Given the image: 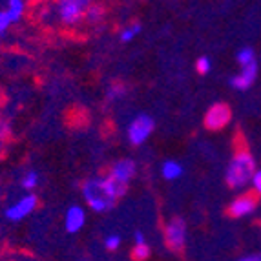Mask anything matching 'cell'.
<instances>
[{"label": "cell", "mask_w": 261, "mask_h": 261, "mask_svg": "<svg viewBox=\"0 0 261 261\" xmlns=\"http://www.w3.org/2000/svg\"><path fill=\"white\" fill-rule=\"evenodd\" d=\"M256 170V159H254L252 153L248 152V150H240V152L234 153V157H232L228 166H226L225 181L234 190H241L247 185H250Z\"/></svg>", "instance_id": "obj_1"}, {"label": "cell", "mask_w": 261, "mask_h": 261, "mask_svg": "<svg viewBox=\"0 0 261 261\" xmlns=\"http://www.w3.org/2000/svg\"><path fill=\"white\" fill-rule=\"evenodd\" d=\"M83 196L84 201L88 203V206L93 210V212H108L113 205H115V199L110 194L108 187H106L105 177H93L88 179L86 183L83 185Z\"/></svg>", "instance_id": "obj_2"}, {"label": "cell", "mask_w": 261, "mask_h": 261, "mask_svg": "<svg viewBox=\"0 0 261 261\" xmlns=\"http://www.w3.org/2000/svg\"><path fill=\"white\" fill-rule=\"evenodd\" d=\"M153 128H155V121L148 113H139L137 117H134L128 124V141L134 146H139L144 141L152 135Z\"/></svg>", "instance_id": "obj_3"}, {"label": "cell", "mask_w": 261, "mask_h": 261, "mask_svg": "<svg viewBox=\"0 0 261 261\" xmlns=\"http://www.w3.org/2000/svg\"><path fill=\"white\" fill-rule=\"evenodd\" d=\"M88 8H90V2L86 0H62L57 6V13L66 26H75L86 15Z\"/></svg>", "instance_id": "obj_4"}, {"label": "cell", "mask_w": 261, "mask_h": 261, "mask_svg": "<svg viewBox=\"0 0 261 261\" xmlns=\"http://www.w3.org/2000/svg\"><path fill=\"white\" fill-rule=\"evenodd\" d=\"M232 119V110L228 105L225 102H216L212 105L205 113V119H203V124L205 128L212 132H218V130H223V128L230 122Z\"/></svg>", "instance_id": "obj_5"}, {"label": "cell", "mask_w": 261, "mask_h": 261, "mask_svg": "<svg viewBox=\"0 0 261 261\" xmlns=\"http://www.w3.org/2000/svg\"><path fill=\"white\" fill-rule=\"evenodd\" d=\"M165 241L170 250H181L187 243V223L183 218H172L165 225Z\"/></svg>", "instance_id": "obj_6"}, {"label": "cell", "mask_w": 261, "mask_h": 261, "mask_svg": "<svg viewBox=\"0 0 261 261\" xmlns=\"http://www.w3.org/2000/svg\"><path fill=\"white\" fill-rule=\"evenodd\" d=\"M37 205H39V197L35 194H28V196L20 197L15 205H11L6 210V218L9 221H20V219L28 218L37 208Z\"/></svg>", "instance_id": "obj_7"}, {"label": "cell", "mask_w": 261, "mask_h": 261, "mask_svg": "<svg viewBox=\"0 0 261 261\" xmlns=\"http://www.w3.org/2000/svg\"><path fill=\"white\" fill-rule=\"evenodd\" d=\"M256 79H257V62H254V64L241 68L240 73L230 79V86L234 90H238V92H247L248 88L256 83Z\"/></svg>", "instance_id": "obj_8"}, {"label": "cell", "mask_w": 261, "mask_h": 261, "mask_svg": "<svg viewBox=\"0 0 261 261\" xmlns=\"http://www.w3.org/2000/svg\"><path fill=\"white\" fill-rule=\"evenodd\" d=\"M135 172H137V165L134 159H119L110 170V177H113L119 183L128 185L134 179Z\"/></svg>", "instance_id": "obj_9"}, {"label": "cell", "mask_w": 261, "mask_h": 261, "mask_svg": "<svg viewBox=\"0 0 261 261\" xmlns=\"http://www.w3.org/2000/svg\"><path fill=\"white\" fill-rule=\"evenodd\" d=\"M256 197L254 196H248V194H245V196H240L236 197L234 201L230 203V206H228V214H230L232 218H245V216H250V214L256 210Z\"/></svg>", "instance_id": "obj_10"}, {"label": "cell", "mask_w": 261, "mask_h": 261, "mask_svg": "<svg viewBox=\"0 0 261 261\" xmlns=\"http://www.w3.org/2000/svg\"><path fill=\"white\" fill-rule=\"evenodd\" d=\"M64 225H66V230L70 232V234L79 232L84 225H86V210L79 205L70 206L64 216Z\"/></svg>", "instance_id": "obj_11"}, {"label": "cell", "mask_w": 261, "mask_h": 261, "mask_svg": "<svg viewBox=\"0 0 261 261\" xmlns=\"http://www.w3.org/2000/svg\"><path fill=\"white\" fill-rule=\"evenodd\" d=\"M183 166H181V163L177 161H172V159H168V161L163 163L161 166V175L166 179V181H175V179H179L181 175H183Z\"/></svg>", "instance_id": "obj_12"}, {"label": "cell", "mask_w": 261, "mask_h": 261, "mask_svg": "<svg viewBox=\"0 0 261 261\" xmlns=\"http://www.w3.org/2000/svg\"><path fill=\"white\" fill-rule=\"evenodd\" d=\"M105 181H106V187H108L110 194H112L113 199H115V201L121 199V197L124 196V194H126V192H128V185L119 183V181H115V179L110 177V175H106Z\"/></svg>", "instance_id": "obj_13"}, {"label": "cell", "mask_w": 261, "mask_h": 261, "mask_svg": "<svg viewBox=\"0 0 261 261\" xmlns=\"http://www.w3.org/2000/svg\"><path fill=\"white\" fill-rule=\"evenodd\" d=\"M6 11L11 17V20L18 22L22 18V15H24V11H26V2H22V0H9Z\"/></svg>", "instance_id": "obj_14"}, {"label": "cell", "mask_w": 261, "mask_h": 261, "mask_svg": "<svg viewBox=\"0 0 261 261\" xmlns=\"http://www.w3.org/2000/svg\"><path fill=\"white\" fill-rule=\"evenodd\" d=\"M236 61H238V64L241 66V68H245V66H250L254 64L256 61V53H254L252 48H241L240 51L236 53Z\"/></svg>", "instance_id": "obj_15"}, {"label": "cell", "mask_w": 261, "mask_h": 261, "mask_svg": "<svg viewBox=\"0 0 261 261\" xmlns=\"http://www.w3.org/2000/svg\"><path fill=\"white\" fill-rule=\"evenodd\" d=\"M141 33V24H130V26H126L124 30H121V33H119V37H121L122 42H130V40H134L135 37Z\"/></svg>", "instance_id": "obj_16"}, {"label": "cell", "mask_w": 261, "mask_h": 261, "mask_svg": "<svg viewBox=\"0 0 261 261\" xmlns=\"http://www.w3.org/2000/svg\"><path fill=\"white\" fill-rule=\"evenodd\" d=\"M132 257L135 261H146L150 257V247L148 243L144 245H134V250H132Z\"/></svg>", "instance_id": "obj_17"}, {"label": "cell", "mask_w": 261, "mask_h": 261, "mask_svg": "<svg viewBox=\"0 0 261 261\" xmlns=\"http://www.w3.org/2000/svg\"><path fill=\"white\" fill-rule=\"evenodd\" d=\"M126 95V88L122 86V84H110L108 90H106V97L110 100H115V99H122V97Z\"/></svg>", "instance_id": "obj_18"}, {"label": "cell", "mask_w": 261, "mask_h": 261, "mask_svg": "<svg viewBox=\"0 0 261 261\" xmlns=\"http://www.w3.org/2000/svg\"><path fill=\"white\" fill-rule=\"evenodd\" d=\"M37 185H39V174L33 172V170H30V172L24 175V179H22V188H26V190H33Z\"/></svg>", "instance_id": "obj_19"}, {"label": "cell", "mask_w": 261, "mask_h": 261, "mask_svg": "<svg viewBox=\"0 0 261 261\" xmlns=\"http://www.w3.org/2000/svg\"><path fill=\"white\" fill-rule=\"evenodd\" d=\"M196 70L199 71L201 75L210 73V70H212V61H210V57H206V55L199 57V59L196 61Z\"/></svg>", "instance_id": "obj_20"}, {"label": "cell", "mask_w": 261, "mask_h": 261, "mask_svg": "<svg viewBox=\"0 0 261 261\" xmlns=\"http://www.w3.org/2000/svg\"><path fill=\"white\" fill-rule=\"evenodd\" d=\"M102 8H99V6H92L90 4V8L86 9V17L90 22H99L100 18H102Z\"/></svg>", "instance_id": "obj_21"}, {"label": "cell", "mask_w": 261, "mask_h": 261, "mask_svg": "<svg viewBox=\"0 0 261 261\" xmlns=\"http://www.w3.org/2000/svg\"><path fill=\"white\" fill-rule=\"evenodd\" d=\"M11 24H13V20H11V17L8 15V11H6V9H0V35H4Z\"/></svg>", "instance_id": "obj_22"}, {"label": "cell", "mask_w": 261, "mask_h": 261, "mask_svg": "<svg viewBox=\"0 0 261 261\" xmlns=\"http://www.w3.org/2000/svg\"><path fill=\"white\" fill-rule=\"evenodd\" d=\"M105 247L108 248V250H117V248L121 247V238H119L117 234L108 236L105 240Z\"/></svg>", "instance_id": "obj_23"}, {"label": "cell", "mask_w": 261, "mask_h": 261, "mask_svg": "<svg viewBox=\"0 0 261 261\" xmlns=\"http://www.w3.org/2000/svg\"><path fill=\"white\" fill-rule=\"evenodd\" d=\"M250 185H252L254 192H256L257 196H261V168L256 170V174H254L252 181H250Z\"/></svg>", "instance_id": "obj_24"}, {"label": "cell", "mask_w": 261, "mask_h": 261, "mask_svg": "<svg viewBox=\"0 0 261 261\" xmlns=\"http://www.w3.org/2000/svg\"><path fill=\"white\" fill-rule=\"evenodd\" d=\"M9 134H11V126H9V122L4 121V119H0V141L4 143V139Z\"/></svg>", "instance_id": "obj_25"}, {"label": "cell", "mask_w": 261, "mask_h": 261, "mask_svg": "<svg viewBox=\"0 0 261 261\" xmlns=\"http://www.w3.org/2000/svg\"><path fill=\"white\" fill-rule=\"evenodd\" d=\"M134 241H135V245H144L146 243V238H144V234L141 230H137L134 234Z\"/></svg>", "instance_id": "obj_26"}, {"label": "cell", "mask_w": 261, "mask_h": 261, "mask_svg": "<svg viewBox=\"0 0 261 261\" xmlns=\"http://www.w3.org/2000/svg\"><path fill=\"white\" fill-rule=\"evenodd\" d=\"M240 261H261V254H250V256L241 257Z\"/></svg>", "instance_id": "obj_27"}, {"label": "cell", "mask_w": 261, "mask_h": 261, "mask_svg": "<svg viewBox=\"0 0 261 261\" xmlns=\"http://www.w3.org/2000/svg\"><path fill=\"white\" fill-rule=\"evenodd\" d=\"M0 148H2V141H0Z\"/></svg>", "instance_id": "obj_28"}]
</instances>
